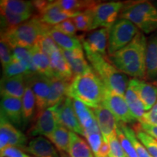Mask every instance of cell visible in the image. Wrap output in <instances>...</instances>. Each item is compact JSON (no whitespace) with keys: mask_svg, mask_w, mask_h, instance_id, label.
Instances as JSON below:
<instances>
[{"mask_svg":"<svg viewBox=\"0 0 157 157\" xmlns=\"http://www.w3.org/2000/svg\"><path fill=\"white\" fill-rule=\"evenodd\" d=\"M0 119V151L8 146L25 150L26 136L2 114Z\"/></svg>","mask_w":157,"mask_h":157,"instance_id":"10","label":"cell"},{"mask_svg":"<svg viewBox=\"0 0 157 157\" xmlns=\"http://www.w3.org/2000/svg\"><path fill=\"white\" fill-rule=\"evenodd\" d=\"M119 17L131 21L144 34L157 31V8L148 1L124 2Z\"/></svg>","mask_w":157,"mask_h":157,"instance_id":"5","label":"cell"},{"mask_svg":"<svg viewBox=\"0 0 157 157\" xmlns=\"http://www.w3.org/2000/svg\"><path fill=\"white\" fill-rule=\"evenodd\" d=\"M146 79L157 83V31L147 39Z\"/></svg>","mask_w":157,"mask_h":157,"instance_id":"21","label":"cell"},{"mask_svg":"<svg viewBox=\"0 0 157 157\" xmlns=\"http://www.w3.org/2000/svg\"><path fill=\"white\" fill-rule=\"evenodd\" d=\"M117 124L122 129L126 136L128 137L129 140L132 143L138 157H151V155L149 154L148 151L146 150V148L142 144V143L137 138L134 129L129 127L126 124L119 122V121H117Z\"/></svg>","mask_w":157,"mask_h":157,"instance_id":"35","label":"cell"},{"mask_svg":"<svg viewBox=\"0 0 157 157\" xmlns=\"http://www.w3.org/2000/svg\"><path fill=\"white\" fill-rule=\"evenodd\" d=\"M60 50L66 61L69 64L74 77L87 74L93 70V68L84 58L83 49L74 50H65L60 49Z\"/></svg>","mask_w":157,"mask_h":157,"instance_id":"18","label":"cell"},{"mask_svg":"<svg viewBox=\"0 0 157 157\" xmlns=\"http://www.w3.org/2000/svg\"><path fill=\"white\" fill-rule=\"evenodd\" d=\"M1 114L16 128H23L22 99L1 96Z\"/></svg>","mask_w":157,"mask_h":157,"instance_id":"13","label":"cell"},{"mask_svg":"<svg viewBox=\"0 0 157 157\" xmlns=\"http://www.w3.org/2000/svg\"><path fill=\"white\" fill-rule=\"evenodd\" d=\"M153 3H154V5L156 6V7L157 8V1H155V2H153Z\"/></svg>","mask_w":157,"mask_h":157,"instance_id":"49","label":"cell"},{"mask_svg":"<svg viewBox=\"0 0 157 157\" xmlns=\"http://www.w3.org/2000/svg\"><path fill=\"white\" fill-rule=\"evenodd\" d=\"M74 106L78 121L84 130L90 128L94 124L97 122L93 110L85 104L79 101L74 100Z\"/></svg>","mask_w":157,"mask_h":157,"instance_id":"31","label":"cell"},{"mask_svg":"<svg viewBox=\"0 0 157 157\" xmlns=\"http://www.w3.org/2000/svg\"><path fill=\"white\" fill-rule=\"evenodd\" d=\"M78 15L64 10L57 1H49L44 8L39 12L37 16L42 22L53 26L66 20L74 18Z\"/></svg>","mask_w":157,"mask_h":157,"instance_id":"15","label":"cell"},{"mask_svg":"<svg viewBox=\"0 0 157 157\" xmlns=\"http://www.w3.org/2000/svg\"><path fill=\"white\" fill-rule=\"evenodd\" d=\"M52 108L56 113L58 123L70 132L84 137V129L78 121L74 106V100L66 95L61 101Z\"/></svg>","mask_w":157,"mask_h":157,"instance_id":"8","label":"cell"},{"mask_svg":"<svg viewBox=\"0 0 157 157\" xmlns=\"http://www.w3.org/2000/svg\"><path fill=\"white\" fill-rule=\"evenodd\" d=\"M60 154V156L61 157H71L68 154H67V153H65V152H63V151H59Z\"/></svg>","mask_w":157,"mask_h":157,"instance_id":"48","label":"cell"},{"mask_svg":"<svg viewBox=\"0 0 157 157\" xmlns=\"http://www.w3.org/2000/svg\"><path fill=\"white\" fill-rule=\"evenodd\" d=\"M110 156V146L109 143L103 140L102 144L95 157H109Z\"/></svg>","mask_w":157,"mask_h":157,"instance_id":"47","label":"cell"},{"mask_svg":"<svg viewBox=\"0 0 157 157\" xmlns=\"http://www.w3.org/2000/svg\"><path fill=\"white\" fill-rule=\"evenodd\" d=\"M139 126L140 129L148 134L151 136L154 137L157 140V126L156 125H152L146 122H139Z\"/></svg>","mask_w":157,"mask_h":157,"instance_id":"46","label":"cell"},{"mask_svg":"<svg viewBox=\"0 0 157 157\" xmlns=\"http://www.w3.org/2000/svg\"><path fill=\"white\" fill-rule=\"evenodd\" d=\"M0 7H5L15 14L31 17L35 8L33 2L22 0H2Z\"/></svg>","mask_w":157,"mask_h":157,"instance_id":"28","label":"cell"},{"mask_svg":"<svg viewBox=\"0 0 157 157\" xmlns=\"http://www.w3.org/2000/svg\"><path fill=\"white\" fill-rule=\"evenodd\" d=\"M1 157H31L26 154L21 148L14 146H8L0 151Z\"/></svg>","mask_w":157,"mask_h":157,"instance_id":"44","label":"cell"},{"mask_svg":"<svg viewBox=\"0 0 157 157\" xmlns=\"http://www.w3.org/2000/svg\"><path fill=\"white\" fill-rule=\"evenodd\" d=\"M139 32L138 28L131 21L119 17L109 29L108 44L109 56L126 47Z\"/></svg>","mask_w":157,"mask_h":157,"instance_id":"6","label":"cell"},{"mask_svg":"<svg viewBox=\"0 0 157 157\" xmlns=\"http://www.w3.org/2000/svg\"><path fill=\"white\" fill-rule=\"evenodd\" d=\"M109 144L110 146V156L109 157H126L121 143L119 142L117 135V130L109 137Z\"/></svg>","mask_w":157,"mask_h":157,"instance_id":"42","label":"cell"},{"mask_svg":"<svg viewBox=\"0 0 157 157\" xmlns=\"http://www.w3.org/2000/svg\"><path fill=\"white\" fill-rule=\"evenodd\" d=\"M69 82L56 77L50 78V94L47 103V109L58 104L67 95Z\"/></svg>","mask_w":157,"mask_h":157,"instance_id":"23","label":"cell"},{"mask_svg":"<svg viewBox=\"0 0 157 157\" xmlns=\"http://www.w3.org/2000/svg\"><path fill=\"white\" fill-rule=\"evenodd\" d=\"M48 137L59 151L68 154L70 143V131L68 129L58 124L53 132Z\"/></svg>","mask_w":157,"mask_h":157,"instance_id":"30","label":"cell"},{"mask_svg":"<svg viewBox=\"0 0 157 157\" xmlns=\"http://www.w3.org/2000/svg\"><path fill=\"white\" fill-rule=\"evenodd\" d=\"M29 50L37 73L50 78H53L50 56L42 52L36 45L29 48Z\"/></svg>","mask_w":157,"mask_h":157,"instance_id":"24","label":"cell"},{"mask_svg":"<svg viewBox=\"0 0 157 157\" xmlns=\"http://www.w3.org/2000/svg\"><path fill=\"white\" fill-rule=\"evenodd\" d=\"M126 157H127V156H126Z\"/></svg>","mask_w":157,"mask_h":157,"instance_id":"51","label":"cell"},{"mask_svg":"<svg viewBox=\"0 0 157 157\" xmlns=\"http://www.w3.org/2000/svg\"><path fill=\"white\" fill-rule=\"evenodd\" d=\"M133 129L136 133L137 138L145 146L149 154L152 157H157V140L142 130L139 124L134 125Z\"/></svg>","mask_w":157,"mask_h":157,"instance_id":"36","label":"cell"},{"mask_svg":"<svg viewBox=\"0 0 157 157\" xmlns=\"http://www.w3.org/2000/svg\"><path fill=\"white\" fill-rule=\"evenodd\" d=\"M109 29L101 28L90 32L87 36H79L81 42L85 43L93 52L106 56V50L109 44Z\"/></svg>","mask_w":157,"mask_h":157,"instance_id":"17","label":"cell"},{"mask_svg":"<svg viewBox=\"0 0 157 157\" xmlns=\"http://www.w3.org/2000/svg\"><path fill=\"white\" fill-rule=\"evenodd\" d=\"M86 57L90 66L110 91L124 97L129 79L126 74L119 71L106 56L93 52L82 42Z\"/></svg>","mask_w":157,"mask_h":157,"instance_id":"3","label":"cell"},{"mask_svg":"<svg viewBox=\"0 0 157 157\" xmlns=\"http://www.w3.org/2000/svg\"><path fill=\"white\" fill-rule=\"evenodd\" d=\"M129 86L140 98L146 111H150L157 102V85L143 79L132 78L129 80Z\"/></svg>","mask_w":157,"mask_h":157,"instance_id":"14","label":"cell"},{"mask_svg":"<svg viewBox=\"0 0 157 157\" xmlns=\"http://www.w3.org/2000/svg\"><path fill=\"white\" fill-rule=\"evenodd\" d=\"M52 28V25L42 22L36 15L17 26L1 31V38L5 39L12 49L31 48L36 44L39 36L48 34Z\"/></svg>","mask_w":157,"mask_h":157,"instance_id":"4","label":"cell"},{"mask_svg":"<svg viewBox=\"0 0 157 157\" xmlns=\"http://www.w3.org/2000/svg\"><path fill=\"white\" fill-rule=\"evenodd\" d=\"M48 35L52 37L59 48L62 50H74L83 49L82 43L78 36L65 34L63 33L55 30L53 28L50 29Z\"/></svg>","mask_w":157,"mask_h":157,"instance_id":"25","label":"cell"},{"mask_svg":"<svg viewBox=\"0 0 157 157\" xmlns=\"http://www.w3.org/2000/svg\"><path fill=\"white\" fill-rule=\"evenodd\" d=\"M93 8L82 12V13H79L77 16L72 18L78 31H91L92 23H93V14H92V9Z\"/></svg>","mask_w":157,"mask_h":157,"instance_id":"37","label":"cell"},{"mask_svg":"<svg viewBox=\"0 0 157 157\" xmlns=\"http://www.w3.org/2000/svg\"><path fill=\"white\" fill-rule=\"evenodd\" d=\"M84 137L87 140L88 144L93 151V154L95 157L98 154V151H99L101 146L103 142V139L102 136L101 129L99 128L98 122L94 124L93 126L90 128L84 130Z\"/></svg>","mask_w":157,"mask_h":157,"instance_id":"33","label":"cell"},{"mask_svg":"<svg viewBox=\"0 0 157 157\" xmlns=\"http://www.w3.org/2000/svg\"><path fill=\"white\" fill-rule=\"evenodd\" d=\"M25 88V75L10 78L2 77L1 79V96L22 99Z\"/></svg>","mask_w":157,"mask_h":157,"instance_id":"22","label":"cell"},{"mask_svg":"<svg viewBox=\"0 0 157 157\" xmlns=\"http://www.w3.org/2000/svg\"><path fill=\"white\" fill-rule=\"evenodd\" d=\"M124 6L121 2H106L98 3L92 9L93 23L91 31L100 28L110 29L119 18L120 12Z\"/></svg>","mask_w":157,"mask_h":157,"instance_id":"7","label":"cell"},{"mask_svg":"<svg viewBox=\"0 0 157 157\" xmlns=\"http://www.w3.org/2000/svg\"><path fill=\"white\" fill-rule=\"evenodd\" d=\"M35 123L29 130L33 137H49L58 125V118L52 108H48L35 116Z\"/></svg>","mask_w":157,"mask_h":157,"instance_id":"12","label":"cell"},{"mask_svg":"<svg viewBox=\"0 0 157 157\" xmlns=\"http://www.w3.org/2000/svg\"><path fill=\"white\" fill-rule=\"evenodd\" d=\"M147 39L143 32L137 34L126 47L109 56L113 66L133 78H146Z\"/></svg>","mask_w":157,"mask_h":157,"instance_id":"1","label":"cell"},{"mask_svg":"<svg viewBox=\"0 0 157 157\" xmlns=\"http://www.w3.org/2000/svg\"><path fill=\"white\" fill-rule=\"evenodd\" d=\"M142 122H146L157 126V102L150 111H146Z\"/></svg>","mask_w":157,"mask_h":157,"instance_id":"45","label":"cell"},{"mask_svg":"<svg viewBox=\"0 0 157 157\" xmlns=\"http://www.w3.org/2000/svg\"><path fill=\"white\" fill-rule=\"evenodd\" d=\"M124 98L134 117L137 119V121L142 122L143 117L146 112V109L140 98L130 86H128L127 87Z\"/></svg>","mask_w":157,"mask_h":157,"instance_id":"29","label":"cell"},{"mask_svg":"<svg viewBox=\"0 0 157 157\" xmlns=\"http://www.w3.org/2000/svg\"><path fill=\"white\" fill-rule=\"evenodd\" d=\"M52 28L55 30L63 33L65 34L70 35V36H75L76 31H77L76 25L72 19H68L64 21H62V22L53 25Z\"/></svg>","mask_w":157,"mask_h":157,"instance_id":"43","label":"cell"},{"mask_svg":"<svg viewBox=\"0 0 157 157\" xmlns=\"http://www.w3.org/2000/svg\"><path fill=\"white\" fill-rule=\"evenodd\" d=\"M0 59L2 67H5L13 60V49L8 42L3 38H1L0 41Z\"/></svg>","mask_w":157,"mask_h":157,"instance_id":"41","label":"cell"},{"mask_svg":"<svg viewBox=\"0 0 157 157\" xmlns=\"http://www.w3.org/2000/svg\"><path fill=\"white\" fill-rule=\"evenodd\" d=\"M151 157H152V156H151Z\"/></svg>","mask_w":157,"mask_h":157,"instance_id":"50","label":"cell"},{"mask_svg":"<svg viewBox=\"0 0 157 157\" xmlns=\"http://www.w3.org/2000/svg\"><path fill=\"white\" fill-rule=\"evenodd\" d=\"M25 151L35 157H61L52 142L43 136L33 138L29 143Z\"/></svg>","mask_w":157,"mask_h":157,"instance_id":"19","label":"cell"},{"mask_svg":"<svg viewBox=\"0 0 157 157\" xmlns=\"http://www.w3.org/2000/svg\"><path fill=\"white\" fill-rule=\"evenodd\" d=\"M35 45L42 52L47 54L49 56L60 49L52 37L49 36L48 34L39 36Z\"/></svg>","mask_w":157,"mask_h":157,"instance_id":"39","label":"cell"},{"mask_svg":"<svg viewBox=\"0 0 157 157\" xmlns=\"http://www.w3.org/2000/svg\"><path fill=\"white\" fill-rule=\"evenodd\" d=\"M50 58L53 77L60 78L71 83L74 78V74L69 64L64 58L60 48L51 54Z\"/></svg>","mask_w":157,"mask_h":157,"instance_id":"20","label":"cell"},{"mask_svg":"<svg viewBox=\"0 0 157 157\" xmlns=\"http://www.w3.org/2000/svg\"><path fill=\"white\" fill-rule=\"evenodd\" d=\"M35 109L36 110L34 94L31 86L25 83L24 95L22 98V111L24 127L30 122L31 119H33Z\"/></svg>","mask_w":157,"mask_h":157,"instance_id":"27","label":"cell"},{"mask_svg":"<svg viewBox=\"0 0 157 157\" xmlns=\"http://www.w3.org/2000/svg\"><path fill=\"white\" fill-rule=\"evenodd\" d=\"M117 135L119 138L121 146L122 147L124 151L126 154L127 157H138L136 151H135L134 147H133L132 143L129 140L128 137L126 136L122 129L117 124Z\"/></svg>","mask_w":157,"mask_h":157,"instance_id":"40","label":"cell"},{"mask_svg":"<svg viewBox=\"0 0 157 157\" xmlns=\"http://www.w3.org/2000/svg\"><path fill=\"white\" fill-rule=\"evenodd\" d=\"M3 68V76L5 78H10L18 75H26L27 70L24 65L18 61L13 57V60L11 63L7 64Z\"/></svg>","mask_w":157,"mask_h":157,"instance_id":"38","label":"cell"},{"mask_svg":"<svg viewBox=\"0 0 157 157\" xmlns=\"http://www.w3.org/2000/svg\"><path fill=\"white\" fill-rule=\"evenodd\" d=\"M25 83L31 86L36 100V113L47 109V103L50 94V78L42 74H36L25 76Z\"/></svg>","mask_w":157,"mask_h":157,"instance_id":"11","label":"cell"},{"mask_svg":"<svg viewBox=\"0 0 157 157\" xmlns=\"http://www.w3.org/2000/svg\"><path fill=\"white\" fill-rule=\"evenodd\" d=\"M103 105L114 116L117 121L124 124H134L137 120L131 113L124 97L109 90L104 98Z\"/></svg>","mask_w":157,"mask_h":157,"instance_id":"9","label":"cell"},{"mask_svg":"<svg viewBox=\"0 0 157 157\" xmlns=\"http://www.w3.org/2000/svg\"><path fill=\"white\" fill-rule=\"evenodd\" d=\"M108 90L105 84L93 69L89 73L74 78L68 87L67 96L81 101L90 109H95L103 104Z\"/></svg>","mask_w":157,"mask_h":157,"instance_id":"2","label":"cell"},{"mask_svg":"<svg viewBox=\"0 0 157 157\" xmlns=\"http://www.w3.org/2000/svg\"><path fill=\"white\" fill-rule=\"evenodd\" d=\"M92 110L95 116L103 140L109 143V137L117 130V119L111 111L103 104Z\"/></svg>","mask_w":157,"mask_h":157,"instance_id":"16","label":"cell"},{"mask_svg":"<svg viewBox=\"0 0 157 157\" xmlns=\"http://www.w3.org/2000/svg\"><path fill=\"white\" fill-rule=\"evenodd\" d=\"M57 2L64 10L79 14L87 10L91 9L98 3L96 1H80V0H58Z\"/></svg>","mask_w":157,"mask_h":157,"instance_id":"32","label":"cell"},{"mask_svg":"<svg viewBox=\"0 0 157 157\" xmlns=\"http://www.w3.org/2000/svg\"><path fill=\"white\" fill-rule=\"evenodd\" d=\"M68 154L71 157H95L87 141L72 132H70L69 150Z\"/></svg>","mask_w":157,"mask_h":157,"instance_id":"26","label":"cell"},{"mask_svg":"<svg viewBox=\"0 0 157 157\" xmlns=\"http://www.w3.org/2000/svg\"><path fill=\"white\" fill-rule=\"evenodd\" d=\"M13 57L26 68L27 74L25 76H31L37 74L29 48H13Z\"/></svg>","mask_w":157,"mask_h":157,"instance_id":"34","label":"cell"}]
</instances>
